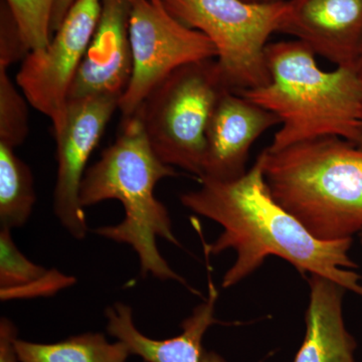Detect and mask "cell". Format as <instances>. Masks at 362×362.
I'll return each instance as SVG.
<instances>
[{"mask_svg": "<svg viewBox=\"0 0 362 362\" xmlns=\"http://www.w3.org/2000/svg\"><path fill=\"white\" fill-rule=\"evenodd\" d=\"M279 33L337 66L356 68L362 52V0H288Z\"/></svg>", "mask_w": 362, "mask_h": 362, "instance_id": "cell-12", "label": "cell"}, {"mask_svg": "<svg viewBox=\"0 0 362 362\" xmlns=\"http://www.w3.org/2000/svg\"><path fill=\"white\" fill-rule=\"evenodd\" d=\"M280 125L275 114L228 90L214 107L207 126L202 178L232 180L247 173L252 144L266 131Z\"/></svg>", "mask_w": 362, "mask_h": 362, "instance_id": "cell-11", "label": "cell"}, {"mask_svg": "<svg viewBox=\"0 0 362 362\" xmlns=\"http://www.w3.org/2000/svg\"><path fill=\"white\" fill-rule=\"evenodd\" d=\"M359 237H361V240L362 243V230H361V233H359Z\"/></svg>", "mask_w": 362, "mask_h": 362, "instance_id": "cell-27", "label": "cell"}, {"mask_svg": "<svg viewBox=\"0 0 362 362\" xmlns=\"http://www.w3.org/2000/svg\"><path fill=\"white\" fill-rule=\"evenodd\" d=\"M130 0H102L94 35L69 90L68 102L96 96L122 98L132 76Z\"/></svg>", "mask_w": 362, "mask_h": 362, "instance_id": "cell-10", "label": "cell"}, {"mask_svg": "<svg viewBox=\"0 0 362 362\" xmlns=\"http://www.w3.org/2000/svg\"><path fill=\"white\" fill-rule=\"evenodd\" d=\"M169 13L204 33L216 49L228 89L240 93L270 82L266 47L279 33L289 4L247 0H162Z\"/></svg>", "mask_w": 362, "mask_h": 362, "instance_id": "cell-6", "label": "cell"}, {"mask_svg": "<svg viewBox=\"0 0 362 362\" xmlns=\"http://www.w3.org/2000/svg\"><path fill=\"white\" fill-rule=\"evenodd\" d=\"M305 315L306 334L294 362H356V342L345 325L343 298L347 290L312 274Z\"/></svg>", "mask_w": 362, "mask_h": 362, "instance_id": "cell-14", "label": "cell"}, {"mask_svg": "<svg viewBox=\"0 0 362 362\" xmlns=\"http://www.w3.org/2000/svg\"><path fill=\"white\" fill-rule=\"evenodd\" d=\"M316 54L299 40L268 44L270 82L243 96L275 114L281 128L270 151L322 137L356 145L362 118V78L356 69L324 71Z\"/></svg>", "mask_w": 362, "mask_h": 362, "instance_id": "cell-3", "label": "cell"}, {"mask_svg": "<svg viewBox=\"0 0 362 362\" xmlns=\"http://www.w3.org/2000/svg\"><path fill=\"white\" fill-rule=\"evenodd\" d=\"M272 197L315 239L362 230V150L340 137L296 143L259 156Z\"/></svg>", "mask_w": 362, "mask_h": 362, "instance_id": "cell-4", "label": "cell"}, {"mask_svg": "<svg viewBox=\"0 0 362 362\" xmlns=\"http://www.w3.org/2000/svg\"><path fill=\"white\" fill-rule=\"evenodd\" d=\"M247 1H263V0H247Z\"/></svg>", "mask_w": 362, "mask_h": 362, "instance_id": "cell-25", "label": "cell"}, {"mask_svg": "<svg viewBox=\"0 0 362 362\" xmlns=\"http://www.w3.org/2000/svg\"><path fill=\"white\" fill-rule=\"evenodd\" d=\"M263 1H279V0H263Z\"/></svg>", "mask_w": 362, "mask_h": 362, "instance_id": "cell-26", "label": "cell"}, {"mask_svg": "<svg viewBox=\"0 0 362 362\" xmlns=\"http://www.w3.org/2000/svg\"><path fill=\"white\" fill-rule=\"evenodd\" d=\"M356 69L357 71H358L359 75H361V77L362 78V52L361 56H359L358 61H357Z\"/></svg>", "mask_w": 362, "mask_h": 362, "instance_id": "cell-24", "label": "cell"}, {"mask_svg": "<svg viewBox=\"0 0 362 362\" xmlns=\"http://www.w3.org/2000/svg\"><path fill=\"white\" fill-rule=\"evenodd\" d=\"M28 100L0 68V143L16 149L25 141L30 130Z\"/></svg>", "mask_w": 362, "mask_h": 362, "instance_id": "cell-18", "label": "cell"}, {"mask_svg": "<svg viewBox=\"0 0 362 362\" xmlns=\"http://www.w3.org/2000/svg\"><path fill=\"white\" fill-rule=\"evenodd\" d=\"M30 49L26 47L13 14L6 4L1 7L0 23V68L8 69L16 62L23 61Z\"/></svg>", "mask_w": 362, "mask_h": 362, "instance_id": "cell-20", "label": "cell"}, {"mask_svg": "<svg viewBox=\"0 0 362 362\" xmlns=\"http://www.w3.org/2000/svg\"><path fill=\"white\" fill-rule=\"evenodd\" d=\"M228 90L216 59L180 66L152 90L136 113L161 161L202 177L207 126Z\"/></svg>", "mask_w": 362, "mask_h": 362, "instance_id": "cell-5", "label": "cell"}, {"mask_svg": "<svg viewBox=\"0 0 362 362\" xmlns=\"http://www.w3.org/2000/svg\"><path fill=\"white\" fill-rule=\"evenodd\" d=\"M76 0H56L52 16V33L58 30L66 14L70 11Z\"/></svg>", "mask_w": 362, "mask_h": 362, "instance_id": "cell-22", "label": "cell"}, {"mask_svg": "<svg viewBox=\"0 0 362 362\" xmlns=\"http://www.w3.org/2000/svg\"><path fill=\"white\" fill-rule=\"evenodd\" d=\"M177 175L175 168L161 161L152 148L139 114L123 117L115 141L87 169L81 187V204L85 209L110 199L120 202L125 214L123 221L100 226L95 233L132 247L144 277L175 281L192 291L157 247L158 238L181 247L168 207L154 195L159 181Z\"/></svg>", "mask_w": 362, "mask_h": 362, "instance_id": "cell-2", "label": "cell"}, {"mask_svg": "<svg viewBox=\"0 0 362 362\" xmlns=\"http://www.w3.org/2000/svg\"><path fill=\"white\" fill-rule=\"evenodd\" d=\"M133 70L120 100L122 117L134 115L157 85L180 66L216 59L206 35L176 20L162 0H130Z\"/></svg>", "mask_w": 362, "mask_h": 362, "instance_id": "cell-7", "label": "cell"}, {"mask_svg": "<svg viewBox=\"0 0 362 362\" xmlns=\"http://www.w3.org/2000/svg\"><path fill=\"white\" fill-rule=\"evenodd\" d=\"M37 202L32 170L14 148L0 143V223L1 228H21Z\"/></svg>", "mask_w": 362, "mask_h": 362, "instance_id": "cell-17", "label": "cell"}, {"mask_svg": "<svg viewBox=\"0 0 362 362\" xmlns=\"http://www.w3.org/2000/svg\"><path fill=\"white\" fill-rule=\"evenodd\" d=\"M76 283L73 276L37 265L14 243L11 230H0V298L2 301L52 297Z\"/></svg>", "mask_w": 362, "mask_h": 362, "instance_id": "cell-15", "label": "cell"}, {"mask_svg": "<svg viewBox=\"0 0 362 362\" xmlns=\"http://www.w3.org/2000/svg\"><path fill=\"white\" fill-rule=\"evenodd\" d=\"M218 290L211 281L202 303L181 323V333L168 339H154L138 329L129 305L117 302L105 311L106 329L110 337L123 342L131 356L145 362H228L221 354L202 344L206 331L214 324Z\"/></svg>", "mask_w": 362, "mask_h": 362, "instance_id": "cell-13", "label": "cell"}, {"mask_svg": "<svg viewBox=\"0 0 362 362\" xmlns=\"http://www.w3.org/2000/svg\"><path fill=\"white\" fill-rule=\"evenodd\" d=\"M199 187L180 194L192 213L223 230L206 246L207 254L232 250L235 259L221 281L228 289L250 277L270 257L285 259L302 275L322 276L362 298V277L350 257L352 240L322 242L272 197L261 158L244 175L232 180H199Z\"/></svg>", "mask_w": 362, "mask_h": 362, "instance_id": "cell-1", "label": "cell"}, {"mask_svg": "<svg viewBox=\"0 0 362 362\" xmlns=\"http://www.w3.org/2000/svg\"><path fill=\"white\" fill-rule=\"evenodd\" d=\"M20 362H127L131 356L123 342L108 341L103 333L86 332L54 343L16 338Z\"/></svg>", "mask_w": 362, "mask_h": 362, "instance_id": "cell-16", "label": "cell"}, {"mask_svg": "<svg viewBox=\"0 0 362 362\" xmlns=\"http://www.w3.org/2000/svg\"><path fill=\"white\" fill-rule=\"evenodd\" d=\"M102 11V0H76L51 42L30 51L16 75V85L30 106L51 120L63 122L69 90L82 63Z\"/></svg>", "mask_w": 362, "mask_h": 362, "instance_id": "cell-8", "label": "cell"}, {"mask_svg": "<svg viewBox=\"0 0 362 362\" xmlns=\"http://www.w3.org/2000/svg\"><path fill=\"white\" fill-rule=\"evenodd\" d=\"M4 1L30 52L47 47L52 39V16L56 0Z\"/></svg>", "mask_w": 362, "mask_h": 362, "instance_id": "cell-19", "label": "cell"}, {"mask_svg": "<svg viewBox=\"0 0 362 362\" xmlns=\"http://www.w3.org/2000/svg\"><path fill=\"white\" fill-rule=\"evenodd\" d=\"M356 145L357 147H358V148H361L362 150V118H361V128H359L358 138H357V141L356 143Z\"/></svg>", "mask_w": 362, "mask_h": 362, "instance_id": "cell-23", "label": "cell"}, {"mask_svg": "<svg viewBox=\"0 0 362 362\" xmlns=\"http://www.w3.org/2000/svg\"><path fill=\"white\" fill-rule=\"evenodd\" d=\"M120 100L117 96H96L69 101L63 122L52 129L58 161L54 211L66 232L77 240L85 239L88 233L80 199L87 163L119 109Z\"/></svg>", "mask_w": 362, "mask_h": 362, "instance_id": "cell-9", "label": "cell"}, {"mask_svg": "<svg viewBox=\"0 0 362 362\" xmlns=\"http://www.w3.org/2000/svg\"><path fill=\"white\" fill-rule=\"evenodd\" d=\"M18 331L16 324L2 317L0 319V362H20L16 349Z\"/></svg>", "mask_w": 362, "mask_h": 362, "instance_id": "cell-21", "label": "cell"}]
</instances>
